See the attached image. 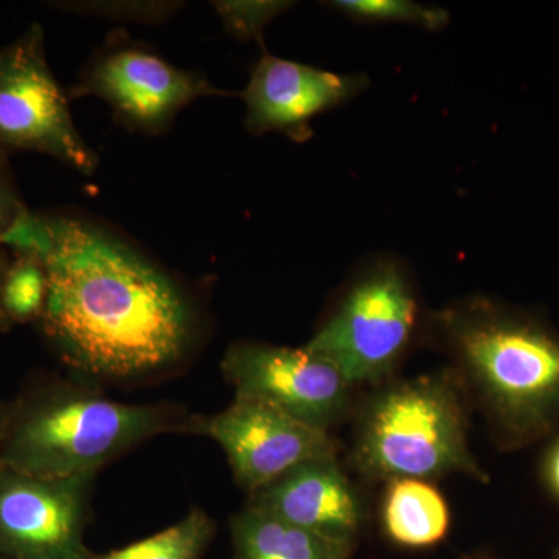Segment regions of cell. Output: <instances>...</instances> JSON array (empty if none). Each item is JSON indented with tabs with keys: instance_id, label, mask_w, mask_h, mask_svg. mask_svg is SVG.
<instances>
[{
	"instance_id": "obj_1",
	"label": "cell",
	"mask_w": 559,
	"mask_h": 559,
	"mask_svg": "<svg viewBox=\"0 0 559 559\" xmlns=\"http://www.w3.org/2000/svg\"><path fill=\"white\" fill-rule=\"evenodd\" d=\"M0 248L43 261L49 297L38 325L80 373L150 377L179 364L197 341L198 314L186 289L100 219L28 209Z\"/></svg>"
},
{
	"instance_id": "obj_2",
	"label": "cell",
	"mask_w": 559,
	"mask_h": 559,
	"mask_svg": "<svg viewBox=\"0 0 559 559\" xmlns=\"http://www.w3.org/2000/svg\"><path fill=\"white\" fill-rule=\"evenodd\" d=\"M433 340L468 382L509 450L559 425V336L484 297L448 305L429 318Z\"/></svg>"
},
{
	"instance_id": "obj_3",
	"label": "cell",
	"mask_w": 559,
	"mask_h": 559,
	"mask_svg": "<svg viewBox=\"0 0 559 559\" xmlns=\"http://www.w3.org/2000/svg\"><path fill=\"white\" fill-rule=\"evenodd\" d=\"M175 423L168 407L120 403L72 382H40L3 404L0 463L43 479L97 473Z\"/></svg>"
},
{
	"instance_id": "obj_4",
	"label": "cell",
	"mask_w": 559,
	"mask_h": 559,
	"mask_svg": "<svg viewBox=\"0 0 559 559\" xmlns=\"http://www.w3.org/2000/svg\"><path fill=\"white\" fill-rule=\"evenodd\" d=\"M353 460L374 480H433L463 474L487 481L468 440V419L452 373L393 382L364 407Z\"/></svg>"
},
{
	"instance_id": "obj_5",
	"label": "cell",
	"mask_w": 559,
	"mask_h": 559,
	"mask_svg": "<svg viewBox=\"0 0 559 559\" xmlns=\"http://www.w3.org/2000/svg\"><path fill=\"white\" fill-rule=\"evenodd\" d=\"M421 322L411 272L378 259L353 278L305 347L329 360L349 385L388 378L414 344Z\"/></svg>"
},
{
	"instance_id": "obj_6",
	"label": "cell",
	"mask_w": 559,
	"mask_h": 559,
	"mask_svg": "<svg viewBox=\"0 0 559 559\" xmlns=\"http://www.w3.org/2000/svg\"><path fill=\"white\" fill-rule=\"evenodd\" d=\"M0 151L9 156L35 151L84 176L100 164L73 123L68 92L47 62L39 24L0 47Z\"/></svg>"
},
{
	"instance_id": "obj_7",
	"label": "cell",
	"mask_w": 559,
	"mask_h": 559,
	"mask_svg": "<svg viewBox=\"0 0 559 559\" xmlns=\"http://www.w3.org/2000/svg\"><path fill=\"white\" fill-rule=\"evenodd\" d=\"M68 95L102 98L121 127L160 135L191 103L234 94L213 86L200 72L171 64L145 44L120 33L109 36L91 58Z\"/></svg>"
},
{
	"instance_id": "obj_8",
	"label": "cell",
	"mask_w": 559,
	"mask_h": 559,
	"mask_svg": "<svg viewBox=\"0 0 559 559\" xmlns=\"http://www.w3.org/2000/svg\"><path fill=\"white\" fill-rule=\"evenodd\" d=\"M180 428L215 440L226 452L235 480L249 495L311 460L337 457L330 432L237 393L227 409L191 417Z\"/></svg>"
},
{
	"instance_id": "obj_9",
	"label": "cell",
	"mask_w": 559,
	"mask_h": 559,
	"mask_svg": "<svg viewBox=\"0 0 559 559\" xmlns=\"http://www.w3.org/2000/svg\"><path fill=\"white\" fill-rule=\"evenodd\" d=\"M221 370L237 395L270 403L325 432L348 412L353 385L307 347L237 342L224 355Z\"/></svg>"
},
{
	"instance_id": "obj_10",
	"label": "cell",
	"mask_w": 559,
	"mask_h": 559,
	"mask_svg": "<svg viewBox=\"0 0 559 559\" xmlns=\"http://www.w3.org/2000/svg\"><path fill=\"white\" fill-rule=\"evenodd\" d=\"M97 473L64 479L0 465V559H91L87 507Z\"/></svg>"
},
{
	"instance_id": "obj_11",
	"label": "cell",
	"mask_w": 559,
	"mask_h": 559,
	"mask_svg": "<svg viewBox=\"0 0 559 559\" xmlns=\"http://www.w3.org/2000/svg\"><path fill=\"white\" fill-rule=\"evenodd\" d=\"M364 75H341L283 60L264 51L246 90V130L253 135L277 132L297 143L311 139V121L366 90Z\"/></svg>"
},
{
	"instance_id": "obj_12",
	"label": "cell",
	"mask_w": 559,
	"mask_h": 559,
	"mask_svg": "<svg viewBox=\"0 0 559 559\" xmlns=\"http://www.w3.org/2000/svg\"><path fill=\"white\" fill-rule=\"evenodd\" d=\"M249 506L294 527L358 544L366 511L337 457L311 460L250 495Z\"/></svg>"
},
{
	"instance_id": "obj_13",
	"label": "cell",
	"mask_w": 559,
	"mask_h": 559,
	"mask_svg": "<svg viewBox=\"0 0 559 559\" xmlns=\"http://www.w3.org/2000/svg\"><path fill=\"white\" fill-rule=\"evenodd\" d=\"M231 559H349L356 544L323 538L246 506L230 521Z\"/></svg>"
},
{
	"instance_id": "obj_14",
	"label": "cell",
	"mask_w": 559,
	"mask_h": 559,
	"mask_svg": "<svg viewBox=\"0 0 559 559\" xmlns=\"http://www.w3.org/2000/svg\"><path fill=\"white\" fill-rule=\"evenodd\" d=\"M381 522L385 536L395 546L429 549L450 533V507L432 481L392 480L382 499Z\"/></svg>"
},
{
	"instance_id": "obj_15",
	"label": "cell",
	"mask_w": 559,
	"mask_h": 559,
	"mask_svg": "<svg viewBox=\"0 0 559 559\" xmlns=\"http://www.w3.org/2000/svg\"><path fill=\"white\" fill-rule=\"evenodd\" d=\"M215 522L205 511L193 509L178 524L162 530L123 549L91 559H201L215 538Z\"/></svg>"
},
{
	"instance_id": "obj_16",
	"label": "cell",
	"mask_w": 559,
	"mask_h": 559,
	"mask_svg": "<svg viewBox=\"0 0 559 559\" xmlns=\"http://www.w3.org/2000/svg\"><path fill=\"white\" fill-rule=\"evenodd\" d=\"M49 297V272L28 253H13L3 274L0 300L11 325L39 322Z\"/></svg>"
},
{
	"instance_id": "obj_17",
	"label": "cell",
	"mask_w": 559,
	"mask_h": 559,
	"mask_svg": "<svg viewBox=\"0 0 559 559\" xmlns=\"http://www.w3.org/2000/svg\"><path fill=\"white\" fill-rule=\"evenodd\" d=\"M331 9L359 22H403L428 31H440L450 21V14L441 9L423 7L406 0H337Z\"/></svg>"
},
{
	"instance_id": "obj_18",
	"label": "cell",
	"mask_w": 559,
	"mask_h": 559,
	"mask_svg": "<svg viewBox=\"0 0 559 559\" xmlns=\"http://www.w3.org/2000/svg\"><path fill=\"white\" fill-rule=\"evenodd\" d=\"M57 9L81 16L102 17V20L138 22V24H162L170 20L183 7V2L171 0H154V2H135V0H119V2H60L53 3Z\"/></svg>"
},
{
	"instance_id": "obj_19",
	"label": "cell",
	"mask_w": 559,
	"mask_h": 559,
	"mask_svg": "<svg viewBox=\"0 0 559 559\" xmlns=\"http://www.w3.org/2000/svg\"><path fill=\"white\" fill-rule=\"evenodd\" d=\"M229 35L237 39H255L263 44V28L290 3L286 2H212Z\"/></svg>"
},
{
	"instance_id": "obj_20",
	"label": "cell",
	"mask_w": 559,
	"mask_h": 559,
	"mask_svg": "<svg viewBox=\"0 0 559 559\" xmlns=\"http://www.w3.org/2000/svg\"><path fill=\"white\" fill-rule=\"evenodd\" d=\"M9 157V154L0 151V245L28 210L17 189Z\"/></svg>"
},
{
	"instance_id": "obj_21",
	"label": "cell",
	"mask_w": 559,
	"mask_h": 559,
	"mask_svg": "<svg viewBox=\"0 0 559 559\" xmlns=\"http://www.w3.org/2000/svg\"><path fill=\"white\" fill-rule=\"evenodd\" d=\"M544 476H546L547 485L555 496L559 499V440L555 441L550 448L544 462Z\"/></svg>"
},
{
	"instance_id": "obj_22",
	"label": "cell",
	"mask_w": 559,
	"mask_h": 559,
	"mask_svg": "<svg viewBox=\"0 0 559 559\" xmlns=\"http://www.w3.org/2000/svg\"><path fill=\"white\" fill-rule=\"evenodd\" d=\"M11 257L5 249L0 248V289H2L3 274H5L7 266H9ZM11 322L7 319L5 312L2 310V300H0V333L11 330Z\"/></svg>"
},
{
	"instance_id": "obj_23",
	"label": "cell",
	"mask_w": 559,
	"mask_h": 559,
	"mask_svg": "<svg viewBox=\"0 0 559 559\" xmlns=\"http://www.w3.org/2000/svg\"><path fill=\"white\" fill-rule=\"evenodd\" d=\"M2 406L3 404H0V415H2ZM0 465H2V463H0Z\"/></svg>"
},
{
	"instance_id": "obj_24",
	"label": "cell",
	"mask_w": 559,
	"mask_h": 559,
	"mask_svg": "<svg viewBox=\"0 0 559 559\" xmlns=\"http://www.w3.org/2000/svg\"><path fill=\"white\" fill-rule=\"evenodd\" d=\"M469 559H488V558H469Z\"/></svg>"
}]
</instances>
